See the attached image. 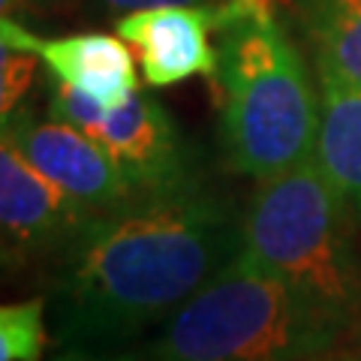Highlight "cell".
I'll return each mask as SVG.
<instances>
[{
    "label": "cell",
    "instance_id": "cell-1",
    "mask_svg": "<svg viewBox=\"0 0 361 361\" xmlns=\"http://www.w3.org/2000/svg\"><path fill=\"white\" fill-rule=\"evenodd\" d=\"M241 235L244 217L199 178L97 214L61 256L54 337L66 349H121L217 277Z\"/></svg>",
    "mask_w": 361,
    "mask_h": 361
},
{
    "label": "cell",
    "instance_id": "cell-2",
    "mask_svg": "<svg viewBox=\"0 0 361 361\" xmlns=\"http://www.w3.org/2000/svg\"><path fill=\"white\" fill-rule=\"evenodd\" d=\"M214 42L220 142L229 166L265 180L310 160L319 133V90H313L274 0L217 4Z\"/></svg>",
    "mask_w": 361,
    "mask_h": 361
},
{
    "label": "cell",
    "instance_id": "cell-3",
    "mask_svg": "<svg viewBox=\"0 0 361 361\" xmlns=\"http://www.w3.org/2000/svg\"><path fill=\"white\" fill-rule=\"evenodd\" d=\"M349 325L238 253L160 325L145 361H316Z\"/></svg>",
    "mask_w": 361,
    "mask_h": 361
},
{
    "label": "cell",
    "instance_id": "cell-4",
    "mask_svg": "<svg viewBox=\"0 0 361 361\" xmlns=\"http://www.w3.org/2000/svg\"><path fill=\"white\" fill-rule=\"evenodd\" d=\"M353 223L355 217L313 154L274 178L256 180L238 253L353 322L361 313Z\"/></svg>",
    "mask_w": 361,
    "mask_h": 361
},
{
    "label": "cell",
    "instance_id": "cell-5",
    "mask_svg": "<svg viewBox=\"0 0 361 361\" xmlns=\"http://www.w3.org/2000/svg\"><path fill=\"white\" fill-rule=\"evenodd\" d=\"M49 118L66 121L94 135L121 163L139 196L175 190L196 178L190 175L187 151L172 115L142 90H133L118 106H103L82 90L58 82L51 90Z\"/></svg>",
    "mask_w": 361,
    "mask_h": 361
},
{
    "label": "cell",
    "instance_id": "cell-6",
    "mask_svg": "<svg viewBox=\"0 0 361 361\" xmlns=\"http://www.w3.org/2000/svg\"><path fill=\"white\" fill-rule=\"evenodd\" d=\"M4 135L25 154L30 166L58 184L66 196L94 214H109L139 199L121 163L94 135L66 121H37L27 109L4 118Z\"/></svg>",
    "mask_w": 361,
    "mask_h": 361
},
{
    "label": "cell",
    "instance_id": "cell-7",
    "mask_svg": "<svg viewBox=\"0 0 361 361\" xmlns=\"http://www.w3.org/2000/svg\"><path fill=\"white\" fill-rule=\"evenodd\" d=\"M97 214L78 205L37 166L25 160L13 142H0V223L4 262L18 265L49 250H66Z\"/></svg>",
    "mask_w": 361,
    "mask_h": 361
},
{
    "label": "cell",
    "instance_id": "cell-8",
    "mask_svg": "<svg viewBox=\"0 0 361 361\" xmlns=\"http://www.w3.org/2000/svg\"><path fill=\"white\" fill-rule=\"evenodd\" d=\"M118 37L135 49L151 87H172L217 70L214 6L135 9L118 21Z\"/></svg>",
    "mask_w": 361,
    "mask_h": 361
},
{
    "label": "cell",
    "instance_id": "cell-9",
    "mask_svg": "<svg viewBox=\"0 0 361 361\" xmlns=\"http://www.w3.org/2000/svg\"><path fill=\"white\" fill-rule=\"evenodd\" d=\"M319 90V133L316 160L325 178L361 223V85L316 66Z\"/></svg>",
    "mask_w": 361,
    "mask_h": 361
},
{
    "label": "cell",
    "instance_id": "cell-10",
    "mask_svg": "<svg viewBox=\"0 0 361 361\" xmlns=\"http://www.w3.org/2000/svg\"><path fill=\"white\" fill-rule=\"evenodd\" d=\"M42 63L54 82H63L103 106L123 103L139 90L135 61L127 42L109 33H73V37L42 39Z\"/></svg>",
    "mask_w": 361,
    "mask_h": 361
},
{
    "label": "cell",
    "instance_id": "cell-11",
    "mask_svg": "<svg viewBox=\"0 0 361 361\" xmlns=\"http://www.w3.org/2000/svg\"><path fill=\"white\" fill-rule=\"evenodd\" d=\"M319 70L361 85V0H292Z\"/></svg>",
    "mask_w": 361,
    "mask_h": 361
},
{
    "label": "cell",
    "instance_id": "cell-12",
    "mask_svg": "<svg viewBox=\"0 0 361 361\" xmlns=\"http://www.w3.org/2000/svg\"><path fill=\"white\" fill-rule=\"evenodd\" d=\"M39 45L42 39L37 33L18 25L13 16H4V25H0V111L4 118L21 106L37 78L42 61Z\"/></svg>",
    "mask_w": 361,
    "mask_h": 361
},
{
    "label": "cell",
    "instance_id": "cell-13",
    "mask_svg": "<svg viewBox=\"0 0 361 361\" xmlns=\"http://www.w3.org/2000/svg\"><path fill=\"white\" fill-rule=\"evenodd\" d=\"M49 343L45 301L27 298L4 304L0 310V361H39Z\"/></svg>",
    "mask_w": 361,
    "mask_h": 361
},
{
    "label": "cell",
    "instance_id": "cell-14",
    "mask_svg": "<svg viewBox=\"0 0 361 361\" xmlns=\"http://www.w3.org/2000/svg\"><path fill=\"white\" fill-rule=\"evenodd\" d=\"M109 13H135V9H154V6H217L223 0H97Z\"/></svg>",
    "mask_w": 361,
    "mask_h": 361
},
{
    "label": "cell",
    "instance_id": "cell-15",
    "mask_svg": "<svg viewBox=\"0 0 361 361\" xmlns=\"http://www.w3.org/2000/svg\"><path fill=\"white\" fill-rule=\"evenodd\" d=\"M51 361H145V353H133V349H63Z\"/></svg>",
    "mask_w": 361,
    "mask_h": 361
},
{
    "label": "cell",
    "instance_id": "cell-16",
    "mask_svg": "<svg viewBox=\"0 0 361 361\" xmlns=\"http://www.w3.org/2000/svg\"><path fill=\"white\" fill-rule=\"evenodd\" d=\"M316 361H361V349H353V353H334V349H331L329 355H322Z\"/></svg>",
    "mask_w": 361,
    "mask_h": 361
},
{
    "label": "cell",
    "instance_id": "cell-17",
    "mask_svg": "<svg viewBox=\"0 0 361 361\" xmlns=\"http://www.w3.org/2000/svg\"><path fill=\"white\" fill-rule=\"evenodd\" d=\"M30 4H37V0H0V6H4V16L16 13V9H25Z\"/></svg>",
    "mask_w": 361,
    "mask_h": 361
}]
</instances>
